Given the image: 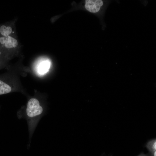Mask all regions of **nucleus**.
Listing matches in <instances>:
<instances>
[{
	"label": "nucleus",
	"instance_id": "obj_1",
	"mask_svg": "<svg viewBox=\"0 0 156 156\" xmlns=\"http://www.w3.org/2000/svg\"><path fill=\"white\" fill-rule=\"evenodd\" d=\"M43 110V108L37 99L32 98L29 100L26 109L27 114L29 117L32 118L39 115Z\"/></svg>",
	"mask_w": 156,
	"mask_h": 156
},
{
	"label": "nucleus",
	"instance_id": "obj_2",
	"mask_svg": "<svg viewBox=\"0 0 156 156\" xmlns=\"http://www.w3.org/2000/svg\"><path fill=\"white\" fill-rule=\"evenodd\" d=\"M104 4V1L101 0H86L85 7L88 11L96 13L100 11Z\"/></svg>",
	"mask_w": 156,
	"mask_h": 156
},
{
	"label": "nucleus",
	"instance_id": "obj_3",
	"mask_svg": "<svg viewBox=\"0 0 156 156\" xmlns=\"http://www.w3.org/2000/svg\"><path fill=\"white\" fill-rule=\"evenodd\" d=\"M0 44L6 49H10L16 47L18 42L16 39L10 36H0Z\"/></svg>",
	"mask_w": 156,
	"mask_h": 156
},
{
	"label": "nucleus",
	"instance_id": "obj_4",
	"mask_svg": "<svg viewBox=\"0 0 156 156\" xmlns=\"http://www.w3.org/2000/svg\"><path fill=\"white\" fill-rule=\"evenodd\" d=\"M49 63L47 61H44L41 62L38 66V73L40 74H43L46 72L49 69Z\"/></svg>",
	"mask_w": 156,
	"mask_h": 156
},
{
	"label": "nucleus",
	"instance_id": "obj_5",
	"mask_svg": "<svg viewBox=\"0 0 156 156\" xmlns=\"http://www.w3.org/2000/svg\"><path fill=\"white\" fill-rule=\"evenodd\" d=\"M12 31V29L10 26L2 25L0 26V36H9Z\"/></svg>",
	"mask_w": 156,
	"mask_h": 156
},
{
	"label": "nucleus",
	"instance_id": "obj_6",
	"mask_svg": "<svg viewBox=\"0 0 156 156\" xmlns=\"http://www.w3.org/2000/svg\"><path fill=\"white\" fill-rule=\"evenodd\" d=\"M146 147L150 154L156 151V139H154L148 141L146 144Z\"/></svg>",
	"mask_w": 156,
	"mask_h": 156
},
{
	"label": "nucleus",
	"instance_id": "obj_7",
	"mask_svg": "<svg viewBox=\"0 0 156 156\" xmlns=\"http://www.w3.org/2000/svg\"><path fill=\"white\" fill-rule=\"evenodd\" d=\"M137 156H151L148 154H145L143 153H141Z\"/></svg>",
	"mask_w": 156,
	"mask_h": 156
},
{
	"label": "nucleus",
	"instance_id": "obj_8",
	"mask_svg": "<svg viewBox=\"0 0 156 156\" xmlns=\"http://www.w3.org/2000/svg\"><path fill=\"white\" fill-rule=\"evenodd\" d=\"M2 55V52L1 51H0V68L1 66L2 65V63L1 60L0 58L1 57Z\"/></svg>",
	"mask_w": 156,
	"mask_h": 156
}]
</instances>
